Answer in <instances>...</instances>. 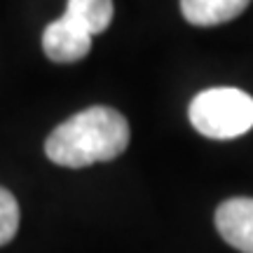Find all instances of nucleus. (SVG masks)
<instances>
[{
	"label": "nucleus",
	"instance_id": "1",
	"mask_svg": "<svg viewBox=\"0 0 253 253\" xmlns=\"http://www.w3.org/2000/svg\"><path fill=\"white\" fill-rule=\"evenodd\" d=\"M129 122L108 106H91L56 126L45 141V155L59 167L82 169L110 162L129 145Z\"/></svg>",
	"mask_w": 253,
	"mask_h": 253
},
{
	"label": "nucleus",
	"instance_id": "2",
	"mask_svg": "<svg viewBox=\"0 0 253 253\" xmlns=\"http://www.w3.org/2000/svg\"><path fill=\"white\" fill-rule=\"evenodd\" d=\"M188 115L202 136L227 141L253 126V99L235 87H213L192 99Z\"/></svg>",
	"mask_w": 253,
	"mask_h": 253
},
{
	"label": "nucleus",
	"instance_id": "3",
	"mask_svg": "<svg viewBox=\"0 0 253 253\" xmlns=\"http://www.w3.org/2000/svg\"><path fill=\"white\" fill-rule=\"evenodd\" d=\"M216 230L227 244L242 253H253V199L232 197L216 211Z\"/></svg>",
	"mask_w": 253,
	"mask_h": 253
},
{
	"label": "nucleus",
	"instance_id": "4",
	"mask_svg": "<svg viewBox=\"0 0 253 253\" xmlns=\"http://www.w3.org/2000/svg\"><path fill=\"white\" fill-rule=\"evenodd\" d=\"M42 49L49 61L75 63L84 59L91 49V36L75 26L66 17L54 19L42 33Z\"/></svg>",
	"mask_w": 253,
	"mask_h": 253
},
{
	"label": "nucleus",
	"instance_id": "5",
	"mask_svg": "<svg viewBox=\"0 0 253 253\" xmlns=\"http://www.w3.org/2000/svg\"><path fill=\"white\" fill-rule=\"evenodd\" d=\"M251 0H181V12L192 26H218L237 19Z\"/></svg>",
	"mask_w": 253,
	"mask_h": 253
},
{
	"label": "nucleus",
	"instance_id": "6",
	"mask_svg": "<svg viewBox=\"0 0 253 253\" xmlns=\"http://www.w3.org/2000/svg\"><path fill=\"white\" fill-rule=\"evenodd\" d=\"M113 14H115L113 0H68L63 12V17L91 38L110 26Z\"/></svg>",
	"mask_w": 253,
	"mask_h": 253
},
{
	"label": "nucleus",
	"instance_id": "7",
	"mask_svg": "<svg viewBox=\"0 0 253 253\" xmlns=\"http://www.w3.org/2000/svg\"><path fill=\"white\" fill-rule=\"evenodd\" d=\"M19 204L7 188L0 185V246L9 244L19 230Z\"/></svg>",
	"mask_w": 253,
	"mask_h": 253
}]
</instances>
